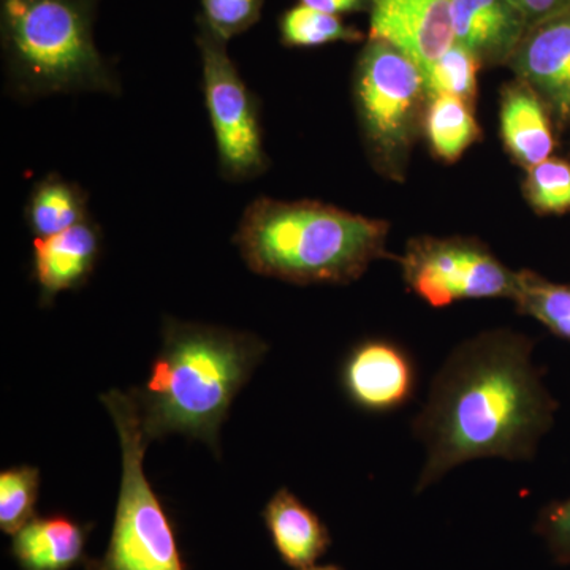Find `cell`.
<instances>
[{
  "label": "cell",
  "mask_w": 570,
  "mask_h": 570,
  "mask_svg": "<svg viewBox=\"0 0 570 570\" xmlns=\"http://www.w3.org/2000/svg\"><path fill=\"white\" fill-rule=\"evenodd\" d=\"M532 351L530 337L509 328L479 333L453 348L412 422L426 450L415 493L469 461L534 459L558 406Z\"/></svg>",
  "instance_id": "6da1fadb"
},
{
  "label": "cell",
  "mask_w": 570,
  "mask_h": 570,
  "mask_svg": "<svg viewBox=\"0 0 570 570\" xmlns=\"http://www.w3.org/2000/svg\"><path fill=\"white\" fill-rule=\"evenodd\" d=\"M164 343L134 396L146 438L179 433L217 450L219 430L266 344L250 333L165 318Z\"/></svg>",
  "instance_id": "7a4b0ae2"
},
{
  "label": "cell",
  "mask_w": 570,
  "mask_h": 570,
  "mask_svg": "<svg viewBox=\"0 0 570 570\" xmlns=\"http://www.w3.org/2000/svg\"><path fill=\"white\" fill-rule=\"evenodd\" d=\"M390 225L314 200L258 197L234 243L255 275L285 283L351 284L387 258Z\"/></svg>",
  "instance_id": "3957f363"
},
{
  "label": "cell",
  "mask_w": 570,
  "mask_h": 570,
  "mask_svg": "<svg viewBox=\"0 0 570 570\" xmlns=\"http://www.w3.org/2000/svg\"><path fill=\"white\" fill-rule=\"evenodd\" d=\"M99 0H0L7 88L20 100L58 94L119 96L121 81L94 40Z\"/></svg>",
  "instance_id": "277c9868"
},
{
  "label": "cell",
  "mask_w": 570,
  "mask_h": 570,
  "mask_svg": "<svg viewBox=\"0 0 570 570\" xmlns=\"http://www.w3.org/2000/svg\"><path fill=\"white\" fill-rule=\"evenodd\" d=\"M118 430L122 479L108 549L99 560L86 558L85 570H186L174 527L142 469L149 441L134 393L100 396Z\"/></svg>",
  "instance_id": "5b68a950"
},
{
  "label": "cell",
  "mask_w": 570,
  "mask_h": 570,
  "mask_svg": "<svg viewBox=\"0 0 570 570\" xmlns=\"http://www.w3.org/2000/svg\"><path fill=\"white\" fill-rule=\"evenodd\" d=\"M354 99L371 160L387 178L403 179L430 100L422 69L387 41L370 39L356 61Z\"/></svg>",
  "instance_id": "8992f818"
},
{
  "label": "cell",
  "mask_w": 570,
  "mask_h": 570,
  "mask_svg": "<svg viewBox=\"0 0 570 570\" xmlns=\"http://www.w3.org/2000/svg\"><path fill=\"white\" fill-rule=\"evenodd\" d=\"M202 61L206 111L212 122L220 176L246 183L268 170L261 102L228 56L227 41L197 20L195 36Z\"/></svg>",
  "instance_id": "52a82bcc"
},
{
  "label": "cell",
  "mask_w": 570,
  "mask_h": 570,
  "mask_svg": "<svg viewBox=\"0 0 570 570\" xmlns=\"http://www.w3.org/2000/svg\"><path fill=\"white\" fill-rule=\"evenodd\" d=\"M407 287L433 307L460 299L509 298L517 292L512 272L478 239L415 238L400 258Z\"/></svg>",
  "instance_id": "ba28073f"
},
{
  "label": "cell",
  "mask_w": 570,
  "mask_h": 570,
  "mask_svg": "<svg viewBox=\"0 0 570 570\" xmlns=\"http://www.w3.org/2000/svg\"><path fill=\"white\" fill-rule=\"evenodd\" d=\"M341 385L355 407L370 414H389L415 396L417 363L395 341L371 337L355 344L344 358Z\"/></svg>",
  "instance_id": "9c48e42d"
},
{
  "label": "cell",
  "mask_w": 570,
  "mask_h": 570,
  "mask_svg": "<svg viewBox=\"0 0 570 570\" xmlns=\"http://www.w3.org/2000/svg\"><path fill=\"white\" fill-rule=\"evenodd\" d=\"M370 39L393 45L425 73L455 43L452 0H370Z\"/></svg>",
  "instance_id": "30bf717a"
},
{
  "label": "cell",
  "mask_w": 570,
  "mask_h": 570,
  "mask_svg": "<svg viewBox=\"0 0 570 570\" xmlns=\"http://www.w3.org/2000/svg\"><path fill=\"white\" fill-rule=\"evenodd\" d=\"M509 66L560 126L570 122V9L534 22Z\"/></svg>",
  "instance_id": "8fae6325"
},
{
  "label": "cell",
  "mask_w": 570,
  "mask_h": 570,
  "mask_svg": "<svg viewBox=\"0 0 570 570\" xmlns=\"http://www.w3.org/2000/svg\"><path fill=\"white\" fill-rule=\"evenodd\" d=\"M453 39L480 66L509 63L530 29L513 0H452Z\"/></svg>",
  "instance_id": "7c38bea8"
},
{
  "label": "cell",
  "mask_w": 570,
  "mask_h": 570,
  "mask_svg": "<svg viewBox=\"0 0 570 570\" xmlns=\"http://www.w3.org/2000/svg\"><path fill=\"white\" fill-rule=\"evenodd\" d=\"M102 247V234L92 219L61 234L32 243V276L40 288V305L50 306L56 296L88 283Z\"/></svg>",
  "instance_id": "4fadbf2b"
},
{
  "label": "cell",
  "mask_w": 570,
  "mask_h": 570,
  "mask_svg": "<svg viewBox=\"0 0 570 570\" xmlns=\"http://www.w3.org/2000/svg\"><path fill=\"white\" fill-rule=\"evenodd\" d=\"M547 105L528 82L519 80L504 86L501 94V137L512 159L531 168L550 159L554 135Z\"/></svg>",
  "instance_id": "5bb4252c"
},
{
  "label": "cell",
  "mask_w": 570,
  "mask_h": 570,
  "mask_svg": "<svg viewBox=\"0 0 570 570\" xmlns=\"http://www.w3.org/2000/svg\"><path fill=\"white\" fill-rule=\"evenodd\" d=\"M262 517L277 554L291 568L305 569L316 564L332 546V535L324 521L291 490H277Z\"/></svg>",
  "instance_id": "9a60e30c"
},
{
  "label": "cell",
  "mask_w": 570,
  "mask_h": 570,
  "mask_svg": "<svg viewBox=\"0 0 570 570\" xmlns=\"http://www.w3.org/2000/svg\"><path fill=\"white\" fill-rule=\"evenodd\" d=\"M88 530L70 517L32 519L13 535L11 554L21 570H70L85 562Z\"/></svg>",
  "instance_id": "2e32d148"
},
{
  "label": "cell",
  "mask_w": 570,
  "mask_h": 570,
  "mask_svg": "<svg viewBox=\"0 0 570 570\" xmlns=\"http://www.w3.org/2000/svg\"><path fill=\"white\" fill-rule=\"evenodd\" d=\"M24 219L36 238L61 234L91 219L88 195L77 183L50 174L33 184L24 208Z\"/></svg>",
  "instance_id": "e0dca14e"
},
{
  "label": "cell",
  "mask_w": 570,
  "mask_h": 570,
  "mask_svg": "<svg viewBox=\"0 0 570 570\" xmlns=\"http://www.w3.org/2000/svg\"><path fill=\"white\" fill-rule=\"evenodd\" d=\"M423 132L434 156L448 164L456 163L482 137L474 107L452 96L430 97Z\"/></svg>",
  "instance_id": "ac0fdd59"
},
{
  "label": "cell",
  "mask_w": 570,
  "mask_h": 570,
  "mask_svg": "<svg viewBox=\"0 0 570 570\" xmlns=\"http://www.w3.org/2000/svg\"><path fill=\"white\" fill-rule=\"evenodd\" d=\"M520 314L535 318L553 335L570 341V284H557L523 269L513 296Z\"/></svg>",
  "instance_id": "d6986e66"
},
{
  "label": "cell",
  "mask_w": 570,
  "mask_h": 570,
  "mask_svg": "<svg viewBox=\"0 0 570 570\" xmlns=\"http://www.w3.org/2000/svg\"><path fill=\"white\" fill-rule=\"evenodd\" d=\"M279 39L287 48H318L341 41L356 43L365 39V36L337 14L324 13L298 3L281 14Z\"/></svg>",
  "instance_id": "ffe728a7"
},
{
  "label": "cell",
  "mask_w": 570,
  "mask_h": 570,
  "mask_svg": "<svg viewBox=\"0 0 570 570\" xmlns=\"http://www.w3.org/2000/svg\"><path fill=\"white\" fill-rule=\"evenodd\" d=\"M480 62L472 52L453 43L433 66L423 73L428 97L452 96L475 108Z\"/></svg>",
  "instance_id": "44dd1931"
},
{
  "label": "cell",
  "mask_w": 570,
  "mask_h": 570,
  "mask_svg": "<svg viewBox=\"0 0 570 570\" xmlns=\"http://www.w3.org/2000/svg\"><path fill=\"white\" fill-rule=\"evenodd\" d=\"M40 471L32 466L7 469L0 474V530L14 535L36 512Z\"/></svg>",
  "instance_id": "7402d4cb"
},
{
  "label": "cell",
  "mask_w": 570,
  "mask_h": 570,
  "mask_svg": "<svg viewBox=\"0 0 570 570\" xmlns=\"http://www.w3.org/2000/svg\"><path fill=\"white\" fill-rule=\"evenodd\" d=\"M528 204L539 214L570 213V163L550 157L528 168L523 183Z\"/></svg>",
  "instance_id": "603a6c76"
},
{
  "label": "cell",
  "mask_w": 570,
  "mask_h": 570,
  "mask_svg": "<svg viewBox=\"0 0 570 570\" xmlns=\"http://www.w3.org/2000/svg\"><path fill=\"white\" fill-rule=\"evenodd\" d=\"M262 11L264 0H200L197 20L228 43L253 29L261 21Z\"/></svg>",
  "instance_id": "cb8c5ba5"
},
{
  "label": "cell",
  "mask_w": 570,
  "mask_h": 570,
  "mask_svg": "<svg viewBox=\"0 0 570 570\" xmlns=\"http://www.w3.org/2000/svg\"><path fill=\"white\" fill-rule=\"evenodd\" d=\"M535 532L546 542L554 561L570 566V499L551 502L540 510Z\"/></svg>",
  "instance_id": "d4e9b609"
},
{
  "label": "cell",
  "mask_w": 570,
  "mask_h": 570,
  "mask_svg": "<svg viewBox=\"0 0 570 570\" xmlns=\"http://www.w3.org/2000/svg\"><path fill=\"white\" fill-rule=\"evenodd\" d=\"M517 7L523 11L530 26L540 20L570 9V0H513Z\"/></svg>",
  "instance_id": "484cf974"
},
{
  "label": "cell",
  "mask_w": 570,
  "mask_h": 570,
  "mask_svg": "<svg viewBox=\"0 0 570 570\" xmlns=\"http://www.w3.org/2000/svg\"><path fill=\"white\" fill-rule=\"evenodd\" d=\"M299 3L324 13L337 14V17L370 11V0H299Z\"/></svg>",
  "instance_id": "4316f807"
},
{
  "label": "cell",
  "mask_w": 570,
  "mask_h": 570,
  "mask_svg": "<svg viewBox=\"0 0 570 570\" xmlns=\"http://www.w3.org/2000/svg\"><path fill=\"white\" fill-rule=\"evenodd\" d=\"M298 570H343L340 568V566H335V564H326V566H309V568H305V569H298Z\"/></svg>",
  "instance_id": "83f0119b"
}]
</instances>
